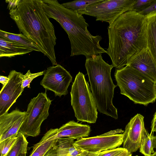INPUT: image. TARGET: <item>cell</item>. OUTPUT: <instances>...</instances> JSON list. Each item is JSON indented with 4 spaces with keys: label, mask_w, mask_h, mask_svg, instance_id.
<instances>
[{
    "label": "cell",
    "mask_w": 156,
    "mask_h": 156,
    "mask_svg": "<svg viewBox=\"0 0 156 156\" xmlns=\"http://www.w3.org/2000/svg\"><path fill=\"white\" fill-rule=\"evenodd\" d=\"M58 130V128L51 129L48 131L39 142L34 145L29 156H44L56 141L57 139H54L53 137Z\"/></svg>",
    "instance_id": "cell-18"
},
{
    "label": "cell",
    "mask_w": 156,
    "mask_h": 156,
    "mask_svg": "<svg viewBox=\"0 0 156 156\" xmlns=\"http://www.w3.org/2000/svg\"><path fill=\"white\" fill-rule=\"evenodd\" d=\"M98 152L95 153H89L87 154H81L80 155H78L76 156H96L98 155L100 153Z\"/></svg>",
    "instance_id": "cell-34"
},
{
    "label": "cell",
    "mask_w": 156,
    "mask_h": 156,
    "mask_svg": "<svg viewBox=\"0 0 156 156\" xmlns=\"http://www.w3.org/2000/svg\"><path fill=\"white\" fill-rule=\"evenodd\" d=\"M42 6L49 18L58 22L68 35L71 56L83 55L86 58L106 53L100 44L102 37L92 35L82 15L63 6L57 0H41Z\"/></svg>",
    "instance_id": "cell-3"
},
{
    "label": "cell",
    "mask_w": 156,
    "mask_h": 156,
    "mask_svg": "<svg viewBox=\"0 0 156 156\" xmlns=\"http://www.w3.org/2000/svg\"><path fill=\"white\" fill-rule=\"evenodd\" d=\"M149 156H156V151L154 153L151 154Z\"/></svg>",
    "instance_id": "cell-35"
},
{
    "label": "cell",
    "mask_w": 156,
    "mask_h": 156,
    "mask_svg": "<svg viewBox=\"0 0 156 156\" xmlns=\"http://www.w3.org/2000/svg\"><path fill=\"white\" fill-rule=\"evenodd\" d=\"M74 140L69 137L57 139L44 156H76L88 153L77 148L74 145Z\"/></svg>",
    "instance_id": "cell-15"
},
{
    "label": "cell",
    "mask_w": 156,
    "mask_h": 156,
    "mask_svg": "<svg viewBox=\"0 0 156 156\" xmlns=\"http://www.w3.org/2000/svg\"><path fill=\"white\" fill-rule=\"evenodd\" d=\"M9 80V78L8 77L0 76V83L3 85V86L6 85L8 83Z\"/></svg>",
    "instance_id": "cell-32"
},
{
    "label": "cell",
    "mask_w": 156,
    "mask_h": 156,
    "mask_svg": "<svg viewBox=\"0 0 156 156\" xmlns=\"http://www.w3.org/2000/svg\"><path fill=\"white\" fill-rule=\"evenodd\" d=\"M32 51L23 45L0 37V57L11 58L26 54Z\"/></svg>",
    "instance_id": "cell-17"
},
{
    "label": "cell",
    "mask_w": 156,
    "mask_h": 156,
    "mask_svg": "<svg viewBox=\"0 0 156 156\" xmlns=\"http://www.w3.org/2000/svg\"><path fill=\"white\" fill-rule=\"evenodd\" d=\"M9 80L3 86L0 92V116L7 112L24 90L22 83L24 75L15 70L10 71Z\"/></svg>",
    "instance_id": "cell-11"
},
{
    "label": "cell",
    "mask_w": 156,
    "mask_h": 156,
    "mask_svg": "<svg viewBox=\"0 0 156 156\" xmlns=\"http://www.w3.org/2000/svg\"><path fill=\"white\" fill-rule=\"evenodd\" d=\"M125 149L123 147H118L115 149L101 152L96 156H118Z\"/></svg>",
    "instance_id": "cell-27"
},
{
    "label": "cell",
    "mask_w": 156,
    "mask_h": 156,
    "mask_svg": "<svg viewBox=\"0 0 156 156\" xmlns=\"http://www.w3.org/2000/svg\"><path fill=\"white\" fill-rule=\"evenodd\" d=\"M0 37L23 45L32 50L43 52L37 44L30 38L22 34H15L0 30Z\"/></svg>",
    "instance_id": "cell-20"
},
{
    "label": "cell",
    "mask_w": 156,
    "mask_h": 156,
    "mask_svg": "<svg viewBox=\"0 0 156 156\" xmlns=\"http://www.w3.org/2000/svg\"><path fill=\"white\" fill-rule=\"evenodd\" d=\"M127 65L156 82V62L147 47L131 57Z\"/></svg>",
    "instance_id": "cell-13"
},
{
    "label": "cell",
    "mask_w": 156,
    "mask_h": 156,
    "mask_svg": "<svg viewBox=\"0 0 156 156\" xmlns=\"http://www.w3.org/2000/svg\"><path fill=\"white\" fill-rule=\"evenodd\" d=\"M148 132L144 126V117L137 114L126 125L123 134V148L132 153L140 148Z\"/></svg>",
    "instance_id": "cell-12"
},
{
    "label": "cell",
    "mask_w": 156,
    "mask_h": 156,
    "mask_svg": "<svg viewBox=\"0 0 156 156\" xmlns=\"http://www.w3.org/2000/svg\"><path fill=\"white\" fill-rule=\"evenodd\" d=\"M156 143L155 136L148 133L141 145L140 152L145 156H149L155 152L154 149Z\"/></svg>",
    "instance_id": "cell-23"
},
{
    "label": "cell",
    "mask_w": 156,
    "mask_h": 156,
    "mask_svg": "<svg viewBox=\"0 0 156 156\" xmlns=\"http://www.w3.org/2000/svg\"><path fill=\"white\" fill-rule=\"evenodd\" d=\"M124 131L122 129H118L113 130H111L101 135L100 136H110L114 135L120 133H124Z\"/></svg>",
    "instance_id": "cell-30"
},
{
    "label": "cell",
    "mask_w": 156,
    "mask_h": 156,
    "mask_svg": "<svg viewBox=\"0 0 156 156\" xmlns=\"http://www.w3.org/2000/svg\"><path fill=\"white\" fill-rule=\"evenodd\" d=\"M17 136L11 137L0 142V156H6L16 141Z\"/></svg>",
    "instance_id": "cell-24"
},
{
    "label": "cell",
    "mask_w": 156,
    "mask_h": 156,
    "mask_svg": "<svg viewBox=\"0 0 156 156\" xmlns=\"http://www.w3.org/2000/svg\"><path fill=\"white\" fill-rule=\"evenodd\" d=\"M156 12V0L152 3L147 8L140 12L138 13L144 16L149 13Z\"/></svg>",
    "instance_id": "cell-28"
},
{
    "label": "cell",
    "mask_w": 156,
    "mask_h": 156,
    "mask_svg": "<svg viewBox=\"0 0 156 156\" xmlns=\"http://www.w3.org/2000/svg\"><path fill=\"white\" fill-rule=\"evenodd\" d=\"M104 0H77L62 4L64 7L78 12L85 10L91 5L98 3Z\"/></svg>",
    "instance_id": "cell-22"
},
{
    "label": "cell",
    "mask_w": 156,
    "mask_h": 156,
    "mask_svg": "<svg viewBox=\"0 0 156 156\" xmlns=\"http://www.w3.org/2000/svg\"><path fill=\"white\" fill-rule=\"evenodd\" d=\"M138 156V155H136V156Z\"/></svg>",
    "instance_id": "cell-38"
},
{
    "label": "cell",
    "mask_w": 156,
    "mask_h": 156,
    "mask_svg": "<svg viewBox=\"0 0 156 156\" xmlns=\"http://www.w3.org/2000/svg\"><path fill=\"white\" fill-rule=\"evenodd\" d=\"M70 93L71 105L77 122L95 123L98 108L88 83L81 72L76 76Z\"/></svg>",
    "instance_id": "cell-6"
},
{
    "label": "cell",
    "mask_w": 156,
    "mask_h": 156,
    "mask_svg": "<svg viewBox=\"0 0 156 156\" xmlns=\"http://www.w3.org/2000/svg\"><path fill=\"white\" fill-rule=\"evenodd\" d=\"M151 131L150 134H152L154 132L156 133V111L155 112L151 122Z\"/></svg>",
    "instance_id": "cell-31"
},
{
    "label": "cell",
    "mask_w": 156,
    "mask_h": 156,
    "mask_svg": "<svg viewBox=\"0 0 156 156\" xmlns=\"http://www.w3.org/2000/svg\"><path fill=\"white\" fill-rule=\"evenodd\" d=\"M26 112L16 109L0 116V142L9 138L17 136L24 120Z\"/></svg>",
    "instance_id": "cell-14"
},
{
    "label": "cell",
    "mask_w": 156,
    "mask_h": 156,
    "mask_svg": "<svg viewBox=\"0 0 156 156\" xmlns=\"http://www.w3.org/2000/svg\"><path fill=\"white\" fill-rule=\"evenodd\" d=\"M52 101L46 92L39 93L31 99L18 134H22L26 136L32 137L39 135L41 125L49 115V109Z\"/></svg>",
    "instance_id": "cell-7"
},
{
    "label": "cell",
    "mask_w": 156,
    "mask_h": 156,
    "mask_svg": "<svg viewBox=\"0 0 156 156\" xmlns=\"http://www.w3.org/2000/svg\"><path fill=\"white\" fill-rule=\"evenodd\" d=\"M132 153L125 149L118 156H132Z\"/></svg>",
    "instance_id": "cell-33"
},
{
    "label": "cell",
    "mask_w": 156,
    "mask_h": 156,
    "mask_svg": "<svg viewBox=\"0 0 156 156\" xmlns=\"http://www.w3.org/2000/svg\"><path fill=\"white\" fill-rule=\"evenodd\" d=\"M85 66L98 111L117 119V109L112 102L114 89L117 86L114 84L111 76L114 66L105 62L100 54L86 58Z\"/></svg>",
    "instance_id": "cell-4"
},
{
    "label": "cell",
    "mask_w": 156,
    "mask_h": 156,
    "mask_svg": "<svg viewBox=\"0 0 156 156\" xmlns=\"http://www.w3.org/2000/svg\"><path fill=\"white\" fill-rule=\"evenodd\" d=\"M19 1L20 0H8L5 1V2L8 3L7 8L9 10V11L12 10L16 8Z\"/></svg>",
    "instance_id": "cell-29"
},
{
    "label": "cell",
    "mask_w": 156,
    "mask_h": 156,
    "mask_svg": "<svg viewBox=\"0 0 156 156\" xmlns=\"http://www.w3.org/2000/svg\"><path fill=\"white\" fill-rule=\"evenodd\" d=\"M123 134L110 136L82 138L74 141L78 149L90 153L100 152L115 149L123 143Z\"/></svg>",
    "instance_id": "cell-10"
},
{
    "label": "cell",
    "mask_w": 156,
    "mask_h": 156,
    "mask_svg": "<svg viewBox=\"0 0 156 156\" xmlns=\"http://www.w3.org/2000/svg\"><path fill=\"white\" fill-rule=\"evenodd\" d=\"M147 47L156 62V12L145 16Z\"/></svg>",
    "instance_id": "cell-19"
},
{
    "label": "cell",
    "mask_w": 156,
    "mask_h": 156,
    "mask_svg": "<svg viewBox=\"0 0 156 156\" xmlns=\"http://www.w3.org/2000/svg\"><path fill=\"white\" fill-rule=\"evenodd\" d=\"M9 14L20 32L37 44L53 66L57 65L54 27L43 9L41 0H20L16 8L9 11Z\"/></svg>",
    "instance_id": "cell-2"
},
{
    "label": "cell",
    "mask_w": 156,
    "mask_h": 156,
    "mask_svg": "<svg viewBox=\"0 0 156 156\" xmlns=\"http://www.w3.org/2000/svg\"><path fill=\"white\" fill-rule=\"evenodd\" d=\"M28 144L25 136L18 134L16 141L6 156H26Z\"/></svg>",
    "instance_id": "cell-21"
},
{
    "label": "cell",
    "mask_w": 156,
    "mask_h": 156,
    "mask_svg": "<svg viewBox=\"0 0 156 156\" xmlns=\"http://www.w3.org/2000/svg\"><path fill=\"white\" fill-rule=\"evenodd\" d=\"M136 0H104L88 6L85 10L78 13L94 17L96 21L108 23L109 25L121 15L133 10Z\"/></svg>",
    "instance_id": "cell-8"
},
{
    "label": "cell",
    "mask_w": 156,
    "mask_h": 156,
    "mask_svg": "<svg viewBox=\"0 0 156 156\" xmlns=\"http://www.w3.org/2000/svg\"><path fill=\"white\" fill-rule=\"evenodd\" d=\"M40 84L46 90L53 91L55 96L61 97L68 93V88L72 77L63 67L57 64L48 67Z\"/></svg>",
    "instance_id": "cell-9"
},
{
    "label": "cell",
    "mask_w": 156,
    "mask_h": 156,
    "mask_svg": "<svg viewBox=\"0 0 156 156\" xmlns=\"http://www.w3.org/2000/svg\"><path fill=\"white\" fill-rule=\"evenodd\" d=\"M45 71L40 72L36 73H31L30 70L24 75V77L22 83V87L23 88L27 87L30 88V83L35 78L43 75Z\"/></svg>",
    "instance_id": "cell-25"
},
{
    "label": "cell",
    "mask_w": 156,
    "mask_h": 156,
    "mask_svg": "<svg viewBox=\"0 0 156 156\" xmlns=\"http://www.w3.org/2000/svg\"><path fill=\"white\" fill-rule=\"evenodd\" d=\"M154 1V0H136L133 6L132 10L139 12L149 6Z\"/></svg>",
    "instance_id": "cell-26"
},
{
    "label": "cell",
    "mask_w": 156,
    "mask_h": 156,
    "mask_svg": "<svg viewBox=\"0 0 156 156\" xmlns=\"http://www.w3.org/2000/svg\"><path fill=\"white\" fill-rule=\"evenodd\" d=\"M90 131L89 125L70 121L58 129V133L53 136V138L67 137L78 140L88 136Z\"/></svg>",
    "instance_id": "cell-16"
},
{
    "label": "cell",
    "mask_w": 156,
    "mask_h": 156,
    "mask_svg": "<svg viewBox=\"0 0 156 156\" xmlns=\"http://www.w3.org/2000/svg\"><path fill=\"white\" fill-rule=\"evenodd\" d=\"M108 30L106 53L117 69L126 66L131 57L147 47L145 16L134 11L121 15Z\"/></svg>",
    "instance_id": "cell-1"
},
{
    "label": "cell",
    "mask_w": 156,
    "mask_h": 156,
    "mask_svg": "<svg viewBox=\"0 0 156 156\" xmlns=\"http://www.w3.org/2000/svg\"><path fill=\"white\" fill-rule=\"evenodd\" d=\"M120 93L135 104L147 106L156 99L155 83L130 66L116 69L114 74Z\"/></svg>",
    "instance_id": "cell-5"
},
{
    "label": "cell",
    "mask_w": 156,
    "mask_h": 156,
    "mask_svg": "<svg viewBox=\"0 0 156 156\" xmlns=\"http://www.w3.org/2000/svg\"><path fill=\"white\" fill-rule=\"evenodd\" d=\"M155 84H156V82L155 83Z\"/></svg>",
    "instance_id": "cell-37"
},
{
    "label": "cell",
    "mask_w": 156,
    "mask_h": 156,
    "mask_svg": "<svg viewBox=\"0 0 156 156\" xmlns=\"http://www.w3.org/2000/svg\"><path fill=\"white\" fill-rule=\"evenodd\" d=\"M156 137V135L155 136ZM156 148V144H155V148Z\"/></svg>",
    "instance_id": "cell-36"
}]
</instances>
